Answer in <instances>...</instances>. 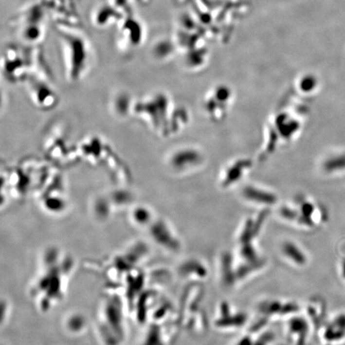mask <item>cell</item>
<instances>
[{
    "instance_id": "6da1fadb",
    "label": "cell",
    "mask_w": 345,
    "mask_h": 345,
    "mask_svg": "<svg viewBox=\"0 0 345 345\" xmlns=\"http://www.w3.org/2000/svg\"><path fill=\"white\" fill-rule=\"evenodd\" d=\"M330 341H341L345 337V314H341L335 319L333 323L326 332Z\"/></svg>"
},
{
    "instance_id": "7a4b0ae2",
    "label": "cell",
    "mask_w": 345,
    "mask_h": 345,
    "mask_svg": "<svg viewBox=\"0 0 345 345\" xmlns=\"http://www.w3.org/2000/svg\"><path fill=\"white\" fill-rule=\"evenodd\" d=\"M342 274H343V276L345 278V259L342 263Z\"/></svg>"
}]
</instances>
